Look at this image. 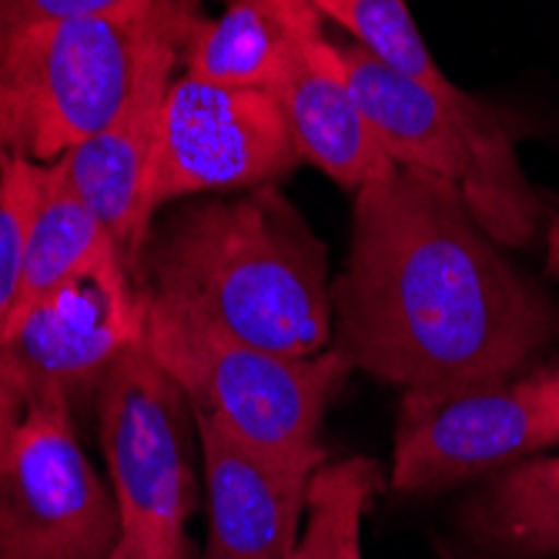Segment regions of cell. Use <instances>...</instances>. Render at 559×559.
<instances>
[{
    "mask_svg": "<svg viewBox=\"0 0 559 559\" xmlns=\"http://www.w3.org/2000/svg\"><path fill=\"white\" fill-rule=\"evenodd\" d=\"M275 97L301 162L316 165L338 188L359 191L392 168L345 78L342 44L329 37L325 21L301 37Z\"/></svg>",
    "mask_w": 559,
    "mask_h": 559,
    "instance_id": "4fadbf2b",
    "label": "cell"
},
{
    "mask_svg": "<svg viewBox=\"0 0 559 559\" xmlns=\"http://www.w3.org/2000/svg\"><path fill=\"white\" fill-rule=\"evenodd\" d=\"M463 530L510 559L559 556V455L492 473L463 506Z\"/></svg>",
    "mask_w": 559,
    "mask_h": 559,
    "instance_id": "9a60e30c",
    "label": "cell"
},
{
    "mask_svg": "<svg viewBox=\"0 0 559 559\" xmlns=\"http://www.w3.org/2000/svg\"><path fill=\"white\" fill-rule=\"evenodd\" d=\"M14 158H17V151H14V141H11L8 115H4V108H0V181H4V175H8Z\"/></svg>",
    "mask_w": 559,
    "mask_h": 559,
    "instance_id": "44dd1931",
    "label": "cell"
},
{
    "mask_svg": "<svg viewBox=\"0 0 559 559\" xmlns=\"http://www.w3.org/2000/svg\"><path fill=\"white\" fill-rule=\"evenodd\" d=\"M325 24L342 27L369 58L436 91H452L405 0H312Z\"/></svg>",
    "mask_w": 559,
    "mask_h": 559,
    "instance_id": "e0dca14e",
    "label": "cell"
},
{
    "mask_svg": "<svg viewBox=\"0 0 559 559\" xmlns=\"http://www.w3.org/2000/svg\"><path fill=\"white\" fill-rule=\"evenodd\" d=\"M147 345L194 416L265 455L322 452L325 409L352 372L332 348L322 355L255 348L191 322L158 298L147 301Z\"/></svg>",
    "mask_w": 559,
    "mask_h": 559,
    "instance_id": "5b68a950",
    "label": "cell"
},
{
    "mask_svg": "<svg viewBox=\"0 0 559 559\" xmlns=\"http://www.w3.org/2000/svg\"><path fill=\"white\" fill-rule=\"evenodd\" d=\"M108 559H147V552L141 549V543H138V539L121 536V543L115 546V552H111Z\"/></svg>",
    "mask_w": 559,
    "mask_h": 559,
    "instance_id": "603a6c76",
    "label": "cell"
},
{
    "mask_svg": "<svg viewBox=\"0 0 559 559\" xmlns=\"http://www.w3.org/2000/svg\"><path fill=\"white\" fill-rule=\"evenodd\" d=\"M332 298V352L405 392L523 376L559 338V309L502 255L463 188L402 165L355 191Z\"/></svg>",
    "mask_w": 559,
    "mask_h": 559,
    "instance_id": "6da1fadb",
    "label": "cell"
},
{
    "mask_svg": "<svg viewBox=\"0 0 559 559\" xmlns=\"http://www.w3.org/2000/svg\"><path fill=\"white\" fill-rule=\"evenodd\" d=\"M546 376V389H549V399H552V413H556V426H559V366H549L543 369Z\"/></svg>",
    "mask_w": 559,
    "mask_h": 559,
    "instance_id": "cb8c5ba5",
    "label": "cell"
},
{
    "mask_svg": "<svg viewBox=\"0 0 559 559\" xmlns=\"http://www.w3.org/2000/svg\"><path fill=\"white\" fill-rule=\"evenodd\" d=\"M546 272L559 278V218L549 225V235H546Z\"/></svg>",
    "mask_w": 559,
    "mask_h": 559,
    "instance_id": "7402d4cb",
    "label": "cell"
},
{
    "mask_svg": "<svg viewBox=\"0 0 559 559\" xmlns=\"http://www.w3.org/2000/svg\"><path fill=\"white\" fill-rule=\"evenodd\" d=\"M124 526L61 405L27 409L0 452V559H108Z\"/></svg>",
    "mask_w": 559,
    "mask_h": 559,
    "instance_id": "ba28073f",
    "label": "cell"
},
{
    "mask_svg": "<svg viewBox=\"0 0 559 559\" xmlns=\"http://www.w3.org/2000/svg\"><path fill=\"white\" fill-rule=\"evenodd\" d=\"M559 445L543 369L502 382L405 392L392 449L399 492H439Z\"/></svg>",
    "mask_w": 559,
    "mask_h": 559,
    "instance_id": "30bf717a",
    "label": "cell"
},
{
    "mask_svg": "<svg viewBox=\"0 0 559 559\" xmlns=\"http://www.w3.org/2000/svg\"><path fill=\"white\" fill-rule=\"evenodd\" d=\"M191 405L147 345H131L97 385V429L124 536L147 559H188Z\"/></svg>",
    "mask_w": 559,
    "mask_h": 559,
    "instance_id": "52a82bcc",
    "label": "cell"
},
{
    "mask_svg": "<svg viewBox=\"0 0 559 559\" xmlns=\"http://www.w3.org/2000/svg\"><path fill=\"white\" fill-rule=\"evenodd\" d=\"M194 429L209 486V543L201 559H292L325 449L312 455H265L201 416H194Z\"/></svg>",
    "mask_w": 559,
    "mask_h": 559,
    "instance_id": "8fae6325",
    "label": "cell"
},
{
    "mask_svg": "<svg viewBox=\"0 0 559 559\" xmlns=\"http://www.w3.org/2000/svg\"><path fill=\"white\" fill-rule=\"evenodd\" d=\"M178 4H181V8H188V11H198L201 0H178Z\"/></svg>",
    "mask_w": 559,
    "mask_h": 559,
    "instance_id": "d4e9b609",
    "label": "cell"
},
{
    "mask_svg": "<svg viewBox=\"0 0 559 559\" xmlns=\"http://www.w3.org/2000/svg\"><path fill=\"white\" fill-rule=\"evenodd\" d=\"M322 14L312 0H231L215 17L191 27V37L181 50L185 74L272 91L282 84L301 37Z\"/></svg>",
    "mask_w": 559,
    "mask_h": 559,
    "instance_id": "5bb4252c",
    "label": "cell"
},
{
    "mask_svg": "<svg viewBox=\"0 0 559 559\" xmlns=\"http://www.w3.org/2000/svg\"><path fill=\"white\" fill-rule=\"evenodd\" d=\"M198 11L178 0L115 8L44 24L0 50V108L21 158L50 165L115 124L165 47L188 44Z\"/></svg>",
    "mask_w": 559,
    "mask_h": 559,
    "instance_id": "3957f363",
    "label": "cell"
},
{
    "mask_svg": "<svg viewBox=\"0 0 559 559\" xmlns=\"http://www.w3.org/2000/svg\"><path fill=\"white\" fill-rule=\"evenodd\" d=\"M147 292L245 345L282 355L332 348L325 245L275 185L178 212L151 248Z\"/></svg>",
    "mask_w": 559,
    "mask_h": 559,
    "instance_id": "7a4b0ae2",
    "label": "cell"
},
{
    "mask_svg": "<svg viewBox=\"0 0 559 559\" xmlns=\"http://www.w3.org/2000/svg\"><path fill=\"white\" fill-rule=\"evenodd\" d=\"M298 165L301 155L272 91L181 74L162 105L147 205L158 212L181 198L265 188Z\"/></svg>",
    "mask_w": 559,
    "mask_h": 559,
    "instance_id": "9c48e42d",
    "label": "cell"
},
{
    "mask_svg": "<svg viewBox=\"0 0 559 559\" xmlns=\"http://www.w3.org/2000/svg\"><path fill=\"white\" fill-rule=\"evenodd\" d=\"M108 241H115L87 201L71 188L64 171L50 162H34V205L24 235V262H21V295L17 309L50 292L78 272L87 259H94ZM14 319V316H11Z\"/></svg>",
    "mask_w": 559,
    "mask_h": 559,
    "instance_id": "2e32d148",
    "label": "cell"
},
{
    "mask_svg": "<svg viewBox=\"0 0 559 559\" xmlns=\"http://www.w3.org/2000/svg\"><path fill=\"white\" fill-rule=\"evenodd\" d=\"M292 559H309V552H305V546L298 543V549H295V556Z\"/></svg>",
    "mask_w": 559,
    "mask_h": 559,
    "instance_id": "484cf974",
    "label": "cell"
},
{
    "mask_svg": "<svg viewBox=\"0 0 559 559\" xmlns=\"http://www.w3.org/2000/svg\"><path fill=\"white\" fill-rule=\"evenodd\" d=\"M379 489V466L366 455L322 463L309 486L301 546L309 559H362V516Z\"/></svg>",
    "mask_w": 559,
    "mask_h": 559,
    "instance_id": "ac0fdd59",
    "label": "cell"
},
{
    "mask_svg": "<svg viewBox=\"0 0 559 559\" xmlns=\"http://www.w3.org/2000/svg\"><path fill=\"white\" fill-rule=\"evenodd\" d=\"M115 4L121 0H0V50L44 24L94 14Z\"/></svg>",
    "mask_w": 559,
    "mask_h": 559,
    "instance_id": "ffe728a7",
    "label": "cell"
},
{
    "mask_svg": "<svg viewBox=\"0 0 559 559\" xmlns=\"http://www.w3.org/2000/svg\"><path fill=\"white\" fill-rule=\"evenodd\" d=\"M181 50L185 44L165 47L144 71L115 124L55 162L138 275L144 272L151 228H155V212L147 205V175L155 158L162 105L175 81V68L181 64Z\"/></svg>",
    "mask_w": 559,
    "mask_h": 559,
    "instance_id": "7c38bea8",
    "label": "cell"
},
{
    "mask_svg": "<svg viewBox=\"0 0 559 559\" xmlns=\"http://www.w3.org/2000/svg\"><path fill=\"white\" fill-rule=\"evenodd\" d=\"M147 285L108 241L78 272L14 312L0 376L21 405L84 409L108 369L147 335Z\"/></svg>",
    "mask_w": 559,
    "mask_h": 559,
    "instance_id": "8992f818",
    "label": "cell"
},
{
    "mask_svg": "<svg viewBox=\"0 0 559 559\" xmlns=\"http://www.w3.org/2000/svg\"><path fill=\"white\" fill-rule=\"evenodd\" d=\"M345 78L392 165L460 185L469 209L499 245H526L539 201L520 171L510 124L486 100L452 87L436 91L342 44Z\"/></svg>",
    "mask_w": 559,
    "mask_h": 559,
    "instance_id": "277c9868",
    "label": "cell"
},
{
    "mask_svg": "<svg viewBox=\"0 0 559 559\" xmlns=\"http://www.w3.org/2000/svg\"><path fill=\"white\" fill-rule=\"evenodd\" d=\"M31 205H34V162L17 155L4 181H0V348H4V335L21 295V262H24ZM21 419H24L21 405L11 399L4 376H0V452H4Z\"/></svg>",
    "mask_w": 559,
    "mask_h": 559,
    "instance_id": "d6986e66",
    "label": "cell"
}]
</instances>
